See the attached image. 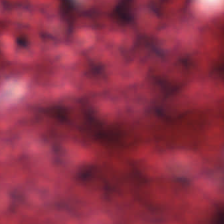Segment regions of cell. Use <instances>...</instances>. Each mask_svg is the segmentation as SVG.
<instances>
[{
    "instance_id": "6da1fadb",
    "label": "cell",
    "mask_w": 224,
    "mask_h": 224,
    "mask_svg": "<svg viewBox=\"0 0 224 224\" xmlns=\"http://www.w3.org/2000/svg\"><path fill=\"white\" fill-rule=\"evenodd\" d=\"M114 16L118 21L127 23L132 20V6L130 1L120 2L114 9Z\"/></svg>"
},
{
    "instance_id": "7a4b0ae2",
    "label": "cell",
    "mask_w": 224,
    "mask_h": 224,
    "mask_svg": "<svg viewBox=\"0 0 224 224\" xmlns=\"http://www.w3.org/2000/svg\"><path fill=\"white\" fill-rule=\"evenodd\" d=\"M17 43H18V45H20V46L25 47L26 46V40H24L23 38H21L20 40H18Z\"/></svg>"
}]
</instances>
